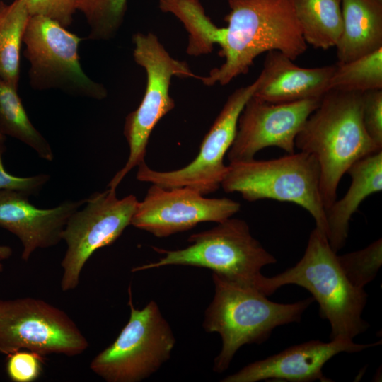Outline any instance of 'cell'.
<instances>
[{
	"mask_svg": "<svg viewBox=\"0 0 382 382\" xmlns=\"http://www.w3.org/2000/svg\"><path fill=\"white\" fill-rule=\"evenodd\" d=\"M258 82L257 78L228 96L192 162L180 169L161 172L150 168L144 161L137 166V179L163 188L186 186L203 195L216 192L228 170L224 158L233 142L240 114Z\"/></svg>",
	"mask_w": 382,
	"mask_h": 382,
	"instance_id": "obj_12",
	"label": "cell"
},
{
	"mask_svg": "<svg viewBox=\"0 0 382 382\" xmlns=\"http://www.w3.org/2000/svg\"><path fill=\"white\" fill-rule=\"evenodd\" d=\"M130 316L115 340L98 353L91 370L107 382H139L169 359L175 345L171 328L158 304L134 306L129 288Z\"/></svg>",
	"mask_w": 382,
	"mask_h": 382,
	"instance_id": "obj_8",
	"label": "cell"
},
{
	"mask_svg": "<svg viewBox=\"0 0 382 382\" xmlns=\"http://www.w3.org/2000/svg\"><path fill=\"white\" fill-rule=\"evenodd\" d=\"M336 64L304 68L279 51L267 52L253 96L271 103L320 99L329 91Z\"/></svg>",
	"mask_w": 382,
	"mask_h": 382,
	"instance_id": "obj_17",
	"label": "cell"
},
{
	"mask_svg": "<svg viewBox=\"0 0 382 382\" xmlns=\"http://www.w3.org/2000/svg\"><path fill=\"white\" fill-rule=\"evenodd\" d=\"M12 248L10 246L0 245V272L4 270L1 261L8 259L12 255Z\"/></svg>",
	"mask_w": 382,
	"mask_h": 382,
	"instance_id": "obj_31",
	"label": "cell"
},
{
	"mask_svg": "<svg viewBox=\"0 0 382 382\" xmlns=\"http://www.w3.org/2000/svg\"><path fill=\"white\" fill-rule=\"evenodd\" d=\"M159 8L177 17L188 33L186 52L200 56L212 52L214 45H221L224 28H219L206 14L199 0H159Z\"/></svg>",
	"mask_w": 382,
	"mask_h": 382,
	"instance_id": "obj_22",
	"label": "cell"
},
{
	"mask_svg": "<svg viewBox=\"0 0 382 382\" xmlns=\"http://www.w3.org/2000/svg\"><path fill=\"white\" fill-rule=\"evenodd\" d=\"M188 246L166 250L153 246L163 255L158 261L137 266L132 272L168 265L207 268L233 283L262 292V269L277 262L255 238L245 221L230 217L214 227L190 235ZM263 294V293H262Z\"/></svg>",
	"mask_w": 382,
	"mask_h": 382,
	"instance_id": "obj_5",
	"label": "cell"
},
{
	"mask_svg": "<svg viewBox=\"0 0 382 382\" xmlns=\"http://www.w3.org/2000/svg\"><path fill=\"white\" fill-rule=\"evenodd\" d=\"M219 54L224 62L200 79L225 86L248 72L261 54L279 51L294 61L307 50L290 0H228Z\"/></svg>",
	"mask_w": 382,
	"mask_h": 382,
	"instance_id": "obj_1",
	"label": "cell"
},
{
	"mask_svg": "<svg viewBox=\"0 0 382 382\" xmlns=\"http://www.w3.org/2000/svg\"><path fill=\"white\" fill-rule=\"evenodd\" d=\"M382 89V48L344 64H336L329 90L364 93Z\"/></svg>",
	"mask_w": 382,
	"mask_h": 382,
	"instance_id": "obj_24",
	"label": "cell"
},
{
	"mask_svg": "<svg viewBox=\"0 0 382 382\" xmlns=\"http://www.w3.org/2000/svg\"><path fill=\"white\" fill-rule=\"evenodd\" d=\"M381 342L358 344L353 340H330L324 342L309 340L291 346L264 359L254 361L237 372L224 378L222 382H256L286 381L292 382L332 381L324 376L323 367L331 358L341 352H359Z\"/></svg>",
	"mask_w": 382,
	"mask_h": 382,
	"instance_id": "obj_15",
	"label": "cell"
},
{
	"mask_svg": "<svg viewBox=\"0 0 382 382\" xmlns=\"http://www.w3.org/2000/svg\"><path fill=\"white\" fill-rule=\"evenodd\" d=\"M5 139H6V136H4L0 132V143H4Z\"/></svg>",
	"mask_w": 382,
	"mask_h": 382,
	"instance_id": "obj_32",
	"label": "cell"
},
{
	"mask_svg": "<svg viewBox=\"0 0 382 382\" xmlns=\"http://www.w3.org/2000/svg\"><path fill=\"white\" fill-rule=\"evenodd\" d=\"M320 100L271 103L252 96L240 114L233 142L226 154L229 163L254 158L258 151L270 146L294 154L296 138Z\"/></svg>",
	"mask_w": 382,
	"mask_h": 382,
	"instance_id": "obj_14",
	"label": "cell"
},
{
	"mask_svg": "<svg viewBox=\"0 0 382 382\" xmlns=\"http://www.w3.org/2000/svg\"><path fill=\"white\" fill-rule=\"evenodd\" d=\"M287 284L298 285L312 294L320 316L330 324L331 340H353L369 328L362 318L367 294L349 282L326 235L316 227L301 260L284 272L265 277L262 293L268 296Z\"/></svg>",
	"mask_w": 382,
	"mask_h": 382,
	"instance_id": "obj_3",
	"label": "cell"
},
{
	"mask_svg": "<svg viewBox=\"0 0 382 382\" xmlns=\"http://www.w3.org/2000/svg\"><path fill=\"white\" fill-rule=\"evenodd\" d=\"M138 202L133 195L119 199L116 190L108 187L92 194L69 216L62 235L67 246L61 262L63 291L76 289L91 256L114 243L131 224Z\"/></svg>",
	"mask_w": 382,
	"mask_h": 382,
	"instance_id": "obj_11",
	"label": "cell"
},
{
	"mask_svg": "<svg viewBox=\"0 0 382 382\" xmlns=\"http://www.w3.org/2000/svg\"><path fill=\"white\" fill-rule=\"evenodd\" d=\"M307 45L335 47L342 30V0H290Z\"/></svg>",
	"mask_w": 382,
	"mask_h": 382,
	"instance_id": "obj_20",
	"label": "cell"
},
{
	"mask_svg": "<svg viewBox=\"0 0 382 382\" xmlns=\"http://www.w3.org/2000/svg\"><path fill=\"white\" fill-rule=\"evenodd\" d=\"M82 39L57 21L30 16L24 33L30 83L36 90L58 89L74 96L106 98L105 86L83 71L79 56Z\"/></svg>",
	"mask_w": 382,
	"mask_h": 382,
	"instance_id": "obj_9",
	"label": "cell"
},
{
	"mask_svg": "<svg viewBox=\"0 0 382 382\" xmlns=\"http://www.w3.org/2000/svg\"><path fill=\"white\" fill-rule=\"evenodd\" d=\"M337 259L349 282L364 289L376 277L381 267L382 239H377L363 249L337 255Z\"/></svg>",
	"mask_w": 382,
	"mask_h": 382,
	"instance_id": "obj_26",
	"label": "cell"
},
{
	"mask_svg": "<svg viewBox=\"0 0 382 382\" xmlns=\"http://www.w3.org/2000/svg\"><path fill=\"white\" fill-rule=\"evenodd\" d=\"M78 0H25L30 16H43L67 28L71 25Z\"/></svg>",
	"mask_w": 382,
	"mask_h": 382,
	"instance_id": "obj_28",
	"label": "cell"
},
{
	"mask_svg": "<svg viewBox=\"0 0 382 382\" xmlns=\"http://www.w3.org/2000/svg\"><path fill=\"white\" fill-rule=\"evenodd\" d=\"M127 0H78L80 11L90 27L89 38L108 40L120 28L127 11Z\"/></svg>",
	"mask_w": 382,
	"mask_h": 382,
	"instance_id": "obj_25",
	"label": "cell"
},
{
	"mask_svg": "<svg viewBox=\"0 0 382 382\" xmlns=\"http://www.w3.org/2000/svg\"><path fill=\"white\" fill-rule=\"evenodd\" d=\"M30 15L25 0L0 1V79L16 88L20 78L21 50Z\"/></svg>",
	"mask_w": 382,
	"mask_h": 382,
	"instance_id": "obj_21",
	"label": "cell"
},
{
	"mask_svg": "<svg viewBox=\"0 0 382 382\" xmlns=\"http://www.w3.org/2000/svg\"><path fill=\"white\" fill-rule=\"evenodd\" d=\"M6 374L14 382H33L42 374L43 358L42 355L21 349L7 355Z\"/></svg>",
	"mask_w": 382,
	"mask_h": 382,
	"instance_id": "obj_27",
	"label": "cell"
},
{
	"mask_svg": "<svg viewBox=\"0 0 382 382\" xmlns=\"http://www.w3.org/2000/svg\"><path fill=\"white\" fill-rule=\"evenodd\" d=\"M221 187L227 193H240L248 202L269 199L301 206L327 236L320 168L308 153L299 151L271 160L252 158L229 163Z\"/></svg>",
	"mask_w": 382,
	"mask_h": 382,
	"instance_id": "obj_6",
	"label": "cell"
},
{
	"mask_svg": "<svg viewBox=\"0 0 382 382\" xmlns=\"http://www.w3.org/2000/svg\"><path fill=\"white\" fill-rule=\"evenodd\" d=\"M214 294L205 311L203 328L219 334L222 347L213 370L226 371L245 345L261 344L277 327L299 323L313 297L292 303L273 302L260 291L230 282L212 273Z\"/></svg>",
	"mask_w": 382,
	"mask_h": 382,
	"instance_id": "obj_4",
	"label": "cell"
},
{
	"mask_svg": "<svg viewBox=\"0 0 382 382\" xmlns=\"http://www.w3.org/2000/svg\"><path fill=\"white\" fill-rule=\"evenodd\" d=\"M362 93L329 90L296 138V148L313 156L318 163L325 210L336 200L338 185L348 168L382 150L364 127Z\"/></svg>",
	"mask_w": 382,
	"mask_h": 382,
	"instance_id": "obj_2",
	"label": "cell"
},
{
	"mask_svg": "<svg viewBox=\"0 0 382 382\" xmlns=\"http://www.w3.org/2000/svg\"><path fill=\"white\" fill-rule=\"evenodd\" d=\"M239 202L208 198L189 187L163 188L152 184L138 202L131 224L158 238L190 230L201 222H221L239 212Z\"/></svg>",
	"mask_w": 382,
	"mask_h": 382,
	"instance_id": "obj_13",
	"label": "cell"
},
{
	"mask_svg": "<svg viewBox=\"0 0 382 382\" xmlns=\"http://www.w3.org/2000/svg\"><path fill=\"white\" fill-rule=\"evenodd\" d=\"M28 197L17 190H0V227L20 240L24 261L37 249L51 248L62 241L68 219L86 201L67 200L54 207L41 209L32 204Z\"/></svg>",
	"mask_w": 382,
	"mask_h": 382,
	"instance_id": "obj_16",
	"label": "cell"
},
{
	"mask_svg": "<svg viewBox=\"0 0 382 382\" xmlns=\"http://www.w3.org/2000/svg\"><path fill=\"white\" fill-rule=\"evenodd\" d=\"M0 132L30 146L40 158L47 161L54 159L50 144L30 120L17 88L1 79Z\"/></svg>",
	"mask_w": 382,
	"mask_h": 382,
	"instance_id": "obj_23",
	"label": "cell"
},
{
	"mask_svg": "<svg viewBox=\"0 0 382 382\" xmlns=\"http://www.w3.org/2000/svg\"><path fill=\"white\" fill-rule=\"evenodd\" d=\"M342 30L335 45L337 64L382 48V2L342 0Z\"/></svg>",
	"mask_w": 382,
	"mask_h": 382,
	"instance_id": "obj_19",
	"label": "cell"
},
{
	"mask_svg": "<svg viewBox=\"0 0 382 382\" xmlns=\"http://www.w3.org/2000/svg\"><path fill=\"white\" fill-rule=\"evenodd\" d=\"M88 347L75 322L58 307L33 297L0 299L1 354L25 349L74 357Z\"/></svg>",
	"mask_w": 382,
	"mask_h": 382,
	"instance_id": "obj_10",
	"label": "cell"
},
{
	"mask_svg": "<svg viewBox=\"0 0 382 382\" xmlns=\"http://www.w3.org/2000/svg\"><path fill=\"white\" fill-rule=\"evenodd\" d=\"M377 1H380V2H382V0H377Z\"/></svg>",
	"mask_w": 382,
	"mask_h": 382,
	"instance_id": "obj_33",
	"label": "cell"
},
{
	"mask_svg": "<svg viewBox=\"0 0 382 382\" xmlns=\"http://www.w3.org/2000/svg\"><path fill=\"white\" fill-rule=\"evenodd\" d=\"M361 117L368 135L382 147V89L362 93Z\"/></svg>",
	"mask_w": 382,
	"mask_h": 382,
	"instance_id": "obj_29",
	"label": "cell"
},
{
	"mask_svg": "<svg viewBox=\"0 0 382 382\" xmlns=\"http://www.w3.org/2000/svg\"><path fill=\"white\" fill-rule=\"evenodd\" d=\"M351 183L346 194L326 210L327 238L336 253L345 244L349 221L360 204L382 190V150L354 162L347 170Z\"/></svg>",
	"mask_w": 382,
	"mask_h": 382,
	"instance_id": "obj_18",
	"label": "cell"
},
{
	"mask_svg": "<svg viewBox=\"0 0 382 382\" xmlns=\"http://www.w3.org/2000/svg\"><path fill=\"white\" fill-rule=\"evenodd\" d=\"M5 151L4 143H0V190H12L28 195L37 194L49 181L50 175L39 174L30 177H18L8 173L3 164L2 156Z\"/></svg>",
	"mask_w": 382,
	"mask_h": 382,
	"instance_id": "obj_30",
	"label": "cell"
},
{
	"mask_svg": "<svg viewBox=\"0 0 382 382\" xmlns=\"http://www.w3.org/2000/svg\"><path fill=\"white\" fill-rule=\"evenodd\" d=\"M132 42L134 60L144 69L146 85L140 104L125 118L123 133L129 146V156L110 181L108 187L112 189H117L132 168L145 161L153 129L175 108L170 95L172 78H201L192 72L186 62L173 58L153 33H137Z\"/></svg>",
	"mask_w": 382,
	"mask_h": 382,
	"instance_id": "obj_7",
	"label": "cell"
}]
</instances>
